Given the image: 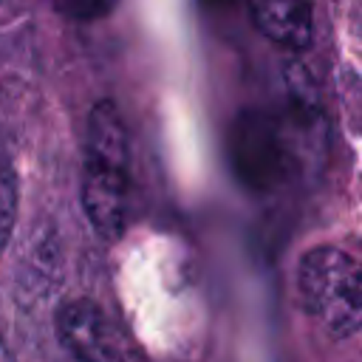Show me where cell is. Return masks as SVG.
<instances>
[{
  "label": "cell",
  "instance_id": "5",
  "mask_svg": "<svg viewBox=\"0 0 362 362\" xmlns=\"http://www.w3.org/2000/svg\"><path fill=\"white\" fill-rule=\"evenodd\" d=\"M14 215H17V184H14V170L8 161L0 158V249L8 243L11 229H14Z\"/></svg>",
  "mask_w": 362,
  "mask_h": 362
},
{
  "label": "cell",
  "instance_id": "4",
  "mask_svg": "<svg viewBox=\"0 0 362 362\" xmlns=\"http://www.w3.org/2000/svg\"><path fill=\"white\" fill-rule=\"evenodd\" d=\"M257 28L283 48H305L314 37L311 0H249Z\"/></svg>",
  "mask_w": 362,
  "mask_h": 362
},
{
  "label": "cell",
  "instance_id": "2",
  "mask_svg": "<svg viewBox=\"0 0 362 362\" xmlns=\"http://www.w3.org/2000/svg\"><path fill=\"white\" fill-rule=\"evenodd\" d=\"M297 288L305 311L331 334L351 337L362 331V260L317 246L297 266Z\"/></svg>",
  "mask_w": 362,
  "mask_h": 362
},
{
  "label": "cell",
  "instance_id": "6",
  "mask_svg": "<svg viewBox=\"0 0 362 362\" xmlns=\"http://www.w3.org/2000/svg\"><path fill=\"white\" fill-rule=\"evenodd\" d=\"M116 0H65V8L74 14V17H82V20H96L102 14H107L113 8Z\"/></svg>",
  "mask_w": 362,
  "mask_h": 362
},
{
  "label": "cell",
  "instance_id": "3",
  "mask_svg": "<svg viewBox=\"0 0 362 362\" xmlns=\"http://www.w3.org/2000/svg\"><path fill=\"white\" fill-rule=\"evenodd\" d=\"M57 331L62 337V345L79 359L113 362V359L136 356V348H130V342L122 337V331L90 300L65 303L57 317Z\"/></svg>",
  "mask_w": 362,
  "mask_h": 362
},
{
  "label": "cell",
  "instance_id": "1",
  "mask_svg": "<svg viewBox=\"0 0 362 362\" xmlns=\"http://www.w3.org/2000/svg\"><path fill=\"white\" fill-rule=\"evenodd\" d=\"M82 204L105 238H119L130 206V147L127 130L113 102H99L88 116Z\"/></svg>",
  "mask_w": 362,
  "mask_h": 362
}]
</instances>
